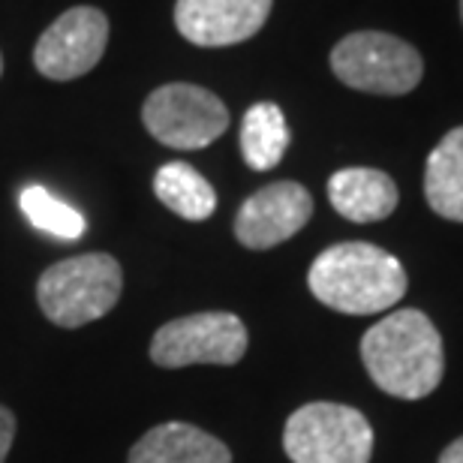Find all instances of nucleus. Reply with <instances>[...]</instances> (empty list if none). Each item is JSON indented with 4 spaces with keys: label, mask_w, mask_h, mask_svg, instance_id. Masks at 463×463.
Instances as JSON below:
<instances>
[{
    "label": "nucleus",
    "mask_w": 463,
    "mask_h": 463,
    "mask_svg": "<svg viewBox=\"0 0 463 463\" xmlns=\"http://www.w3.org/2000/svg\"><path fill=\"white\" fill-rule=\"evenodd\" d=\"M361 361L379 392L421 401L446 373L442 337L421 310H394L361 337Z\"/></svg>",
    "instance_id": "nucleus-1"
},
{
    "label": "nucleus",
    "mask_w": 463,
    "mask_h": 463,
    "mask_svg": "<svg viewBox=\"0 0 463 463\" xmlns=\"http://www.w3.org/2000/svg\"><path fill=\"white\" fill-rule=\"evenodd\" d=\"M331 70L346 88L379 97H401L419 88L421 54L401 36L383 31H358L331 49Z\"/></svg>",
    "instance_id": "nucleus-4"
},
{
    "label": "nucleus",
    "mask_w": 463,
    "mask_h": 463,
    "mask_svg": "<svg viewBox=\"0 0 463 463\" xmlns=\"http://www.w3.org/2000/svg\"><path fill=\"white\" fill-rule=\"evenodd\" d=\"M0 76H4V54H0Z\"/></svg>",
    "instance_id": "nucleus-19"
},
{
    "label": "nucleus",
    "mask_w": 463,
    "mask_h": 463,
    "mask_svg": "<svg viewBox=\"0 0 463 463\" xmlns=\"http://www.w3.org/2000/svg\"><path fill=\"white\" fill-rule=\"evenodd\" d=\"M274 0H178L175 27L187 43L223 49L262 31Z\"/></svg>",
    "instance_id": "nucleus-10"
},
{
    "label": "nucleus",
    "mask_w": 463,
    "mask_h": 463,
    "mask_svg": "<svg viewBox=\"0 0 463 463\" xmlns=\"http://www.w3.org/2000/svg\"><path fill=\"white\" fill-rule=\"evenodd\" d=\"M283 449L292 463H370L373 428L344 403H307L289 415Z\"/></svg>",
    "instance_id": "nucleus-5"
},
{
    "label": "nucleus",
    "mask_w": 463,
    "mask_h": 463,
    "mask_svg": "<svg viewBox=\"0 0 463 463\" xmlns=\"http://www.w3.org/2000/svg\"><path fill=\"white\" fill-rule=\"evenodd\" d=\"M154 193L165 208L190 223H202L214 214L217 193L205 175H199L190 163H165L154 175Z\"/></svg>",
    "instance_id": "nucleus-14"
},
{
    "label": "nucleus",
    "mask_w": 463,
    "mask_h": 463,
    "mask_svg": "<svg viewBox=\"0 0 463 463\" xmlns=\"http://www.w3.org/2000/svg\"><path fill=\"white\" fill-rule=\"evenodd\" d=\"M460 18H463V0H460Z\"/></svg>",
    "instance_id": "nucleus-20"
},
{
    "label": "nucleus",
    "mask_w": 463,
    "mask_h": 463,
    "mask_svg": "<svg viewBox=\"0 0 463 463\" xmlns=\"http://www.w3.org/2000/svg\"><path fill=\"white\" fill-rule=\"evenodd\" d=\"M13 439H15V415L0 403V463H6Z\"/></svg>",
    "instance_id": "nucleus-17"
},
{
    "label": "nucleus",
    "mask_w": 463,
    "mask_h": 463,
    "mask_svg": "<svg viewBox=\"0 0 463 463\" xmlns=\"http://www.w3.org/2000/svg\"><path fill=\"white\" fill-rule=\"evenodd\" d=\"M109 45V18L97 6H72L36 40L33 63L40 76L72 81L90 72Z\"/></svg>",
    "instance_id": "nucleus-8"
},
{
    "label": "nucleus",
    "mask_w": 463,
    "mask_h": 463,
    "mask_svg": "<svg viewBox=\"0 0 463 463\" xmlns=\"http://www.w3.org/2000/svg\"><path fill=\"white\" fill-rule=\"evenodd\" d=\"M142 120L156 142L178 151H199L229 129V109L208 88L172 81L156 88L142 106Z\"/></svg>",
    "instance_id": "nucleus-6"
},
{
    "label": "nucleus",
    "mask_w": 463,
    "mask_h": 463,
    "mask_svg": "<svg viewBox=\"0 0 463 463\" xmlns=\"http://www.w3.org/2000/svg\"><path fill=\"white\" fill-rule=\"evenodd\" d=\"M124 292V271L109 253H81L45 268L36 301L58 328H81L103 319Z\"/></svg>",
    "instance_id": "nucleus-3"
},
{
    "label": "nucleus",
    "mask_w": 463,
    "mask_h": 463,
    "mask_svg": "<svg viewBox=\"0 0 463 463\" xmlns=\"http://www.w3.org/2000/svg\"><path fill=\"white\" fill-rule=\"evenodd\" d=\"M439 463H463V437L455 439L451 446L439 455Z\"/></svg>",
    "instance_id": "nucleus-18"
},
{
    "label": "nucleus",
    "mask_w": 463,
    "mask_h": 463,
    "mask_svg": "<svg viewBox=\"0 0 463 463\" xmlns=\"http://www.w3.org/2000/svg\"><path fill=\"white\" fill-rule=\"evenodd\" d=\"M247 328L235 313L208 310L172 319L151 340L156 367L178 370L190 364H238L247 352Z\"/></svg>",
    "instance_id": "nucleus-7"
},
{
    "label": "nucleus",
    "mask_w": 463,
    "mask_h": 463,
    "mask_svg": "<svg viewBox=\"0 0 463 463\" xmlns=\"http://www.w3.org/2000/svg\"><path fill=\"white\" fill-rule=\"evenodd\" d=\"M289 147V127L277 103H256L241 120V154L253 172H268Z\"/></svg>",
    "instance_id": "nucleus-15"
},
{
    "label": "nucleus",
    "mask_w": 463,
    "mask_h": 463,
    "mask_svg": "<svg viewBox=\"0 0 463 463\" xmlns=\"http://www.w3.org/2000/svg\"><path fill=\"white\" fill-rule=\"evenodd\" d=\"M18 208L24 211V217L31 220L36 229L61 241H76L85 235V229H88L85 217H81L76 208L61 202L58 196H52L40 184H31V187L22 190Z\"/></svg>",
    "instance_id": "nucleus-16"
},
{
    "label": "nucleus",
    "mask_w": 463,
    "mask_h": 463,
    "mask_svg": "<svg viewBox=\"0 0 463 463\" xmlns=\"http://www.w3.org/2000/svg\"><path fill=\"white\" fill-rule=\"evenodd\" d=\"M328 199L340 217L352 223H379L397 208V184L379 169H340L328 181Z\"/></svg>",
    "instance_id": "nucleus-12"
},
{
    "label": "nucleus",
    "mask_w": 463,
    "mask_h": 463,
    "mask_svg": "<svg viewBox=\"0 0 463 463\" xmlns=\"http://www.w3.org/2000/svg\"><path fill=\"white\" fill-rule=\"evenodd\" d=\"M424 199L439 217L463 223V127L433 147L424 169Z\"/></svg>",
    "instance_id": "nucleus-13"
},
{
    "label": "nucleus",
    "mask_w": 463,
    "mask_h": 463,
    "mask_svg": "<svg viewBox=\"0 0 463 463\" xmlns=\"http://www.w3.org/2000/svg\"><path fill=\"white\" fill-rule=\"evenodd\" d=\"M307 286L326 307L346 317H373L392 310L406 295L401 259L367 241L335 244L313 259Z\"/></svg>",
    "instance_id": "nucleus-2"
},
{
    "label": "nucleus",
    "mask_w": 463,
    "mask_h": 463,
    "mask_svg": "<svg viewBox=\"0 0 463 463\" xmlns=\"http://www.w3.org/2000/svg\"><path fill=\"white\" fill-rule=\"evenodd\" d=\"M313 199L295 181H274L256 190L235 217V238L250 250H271L310 223Z\"/></svg>",
    "instance_id": "nucleus-9"
},
{
    "label": "nucleus",
    "mask_w": 463,
    "mask_h": 463,
    "mask_svg": "<svg viewBox=\"0 0 463 463\" xmlns=\"http://www.w3.org/2000/svg\"><path fill=\"white\" fill-rule=\"evenodd\" d=\"M127 463H232V451L196 424L165 421L129 449Z\"/></svg>",
    "instance_id": "nucleus-11"
}]
</instances>
